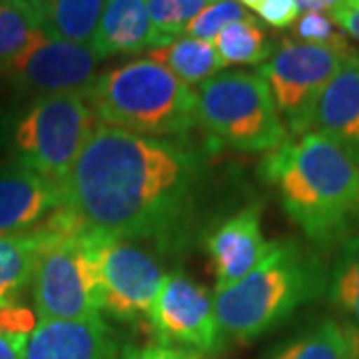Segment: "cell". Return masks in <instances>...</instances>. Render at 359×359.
<instances>
[{
    "label": "cell",
    "instance_id": "obj_1",
    "mask_svg": "<svg viewBox=\"0 0 359 359\" xmlns=\"http://www.w3.org/2000/svg\"><path fill=\"white\" fill-rule=\"evenodd\" d=\"M200 178L192 150L98 122L62 192L86 228L124 240H164L184 222Z\"/></svg>",
    "mask_w": 359,
    "mask_h": 359
},
{
    "label": "cell",
    "instance_id": "obj_2",
    "mask_svg": "<svg viewBox=\"0 0 359 359\" xmlns=\"http://www.w3.org/2000/svg\"><path fill=\"white\" fill-rule=\"evenodd\" d=\"M262 178L313 244L344 240L359 219V160L321 132H306L269 152Z\"/></svg>",
    "mask_w": 359,
    "mask_h": 359
},
{
    "label": "cell",
    "instance_id": "obj_3",
    "mask_svg": "<svg viewBox=\"0 0 359 359\" xmlns=\"http://www.w3.org/2000/svg\"><path fill=\"white\" fill-rule=\"evenodd\" d=\"M325 290L327 273L316 257L290 240L271 242L245 278L214 295L219 334L233 341L257 339Z\"/></svg>",
    "mask_w": 359,
    "mask_h": 359
},
{
    "label": "cell",
    "instance_id": "obj_4",
    "mask_svg": "<svg viewBox=\"0 0 359 359\" xmlns=\"http://www.w3.org/2000/svg\"><path fill=\"white\" fill-rule=\"evenodd\" d=\"M34 230L42 236L30 280L39 320L76 321L100 316L102 233L86 228L65 204Z\"/></svg>",
    "mask_w": 359,
    "mask_h": 359
},
{
    "label": "cell",
    "instance_id": "obj_5",
    "mask_svg": "<svg viewBox=\"0 0 359 359\" xmlns=\"http://www.w3.org/2000/svg\"><path fill=\"white\" fill-rule=\"evenodd\" d=\"M84 96L100 124L148 138H182L198 124L196 92L148 58L98 74Z\"/></svg>",
    "mask_w": 359,
    "mask_h": 359
},
{
    "label": "cell",
    "instance_id": "obj_6",
    "mask_svg": "<svg viewBox=\"0 0 359 359\" xmlns=\"http://www.w3.org/2000/svg\"><path fill=\"white\" fill-rule=\"evenodd\" d=\"M196 98V120L219 146L273 152L290 140L268 82L257 72H219L200 86Z\"/></svg>",
    "mask_w": 359,
    "mask_h": 359
},
{
    "label": "cell",
    "instance_id": "obj_7",
    "mask_svg": "<svg viewBox=\"0 0 359 359\" xmlns=\"http://www.w3.org/2000/svg\"><path fill=\"white\" fill-rule=\"evenodd\" d=\"M98 118L84 94H54L30 102L13 126L14 162L65 186Z\"/></svg>",
    "mask_w": 359,
    "mask_h": 359
},
{
    "label": "cell",
    "instance_id": "obj_8",
    "mask_svg": "<svg viewBox=\"0 0 359 359\" xmlns=\"http://www.w3.org/2000/svg\"><path fill=\"white\" fill-rule=\"evenodd\" d=\"M355 56L359 54L351 44L327 46L285 39L264 65L257 66V74L268 82L292 136L306 134L309 110L318 94Z\"/></svg>",
    "mask_w": 359,
    "mask_h": 359
},
{
    "label": "cell",
    "instance_id": "obj_9",
    "mask_svg": "<svg viewBox=\"0 0 359 359\" xmlns=\"http://www.w3.org/2000/svg\"><path fill=\"white\" fill-rule=\"evenodd\" d=\"M146 318L162 346L212 353L222 339L214 297L204 285L196 283L182 271L164 276Z\"/></svg>",
    "mask_w": 359,
    "mask_h": 359
},
{
    "label": "cell",
    "instance_id": "obj_10",
    "mask_svg": "<svg viewBox=\"0 0 359 359\" xmlns=\"http://www.w3.org/2000/svg\"><path fill=\"white\" fill-rule=\"evenodd\" d=\"M98 264L104 311L116 320L146 316L164 282V271L156 256L136 244V240L102 233Z\"/></svg>",
    "mask_w": 359,
    "mask_h": 359
},
{
    "label": "cell",
    "instance_id": "obj_11",
    "mask_svg": "<svg viewBox=\"0 0 359 359\" xmlns=\"http://www.w3.org/2000/svg\"><path fill=\"white\" fill-rule=\"evenodd\" d=\"M100 58L90 44L40 39L6 74L18 98L86 94L98 76Z\"/></svg>",
    "mask_w": 359,
    "mask_h": 359
},
{
    "label": "cell",
    "instance_id": "obj_12",
    "mask_svg": "<svg viewBox=\"0 0 359 359\" xmlns=\"http://www.w3.org/2000/svg\"><path fill=\"white\" fill-rule=\"evenodd\" d=\"M269 245L262 231L257 205L244 208L219 222L205 240L216 292L245 278L266 257Z\"/></svg>",
    "mask_w": 359,
    "mask_h": 359
},
{
    "label": "cell",
    "instance_id": "obj_13",
    "mask_svg": "<svg viewBox=\"0 0 359 359\" xmlns=\"http://www.w3.org/2000/svg\"><path fill=\"white\" fill-rule=\"evenodd\" d=\"M62 204V188L30 168L14 160L0 168V236L34 230Z\"/></svg>",
    "mask_w": 359,
    "mask_h": 359
},
{
    "label": "cell",
    "instance_id": "obj_14",
    "mask_svg": "<svg viewBox=\"0 0 359 359\" xmlns=\"http://www.w3.org/2000/svg\"><path fill=\"white\" fill-rule=\"evenodd\" d=\"M25 359H118V344L100 316L76 321L39 320Z\"/></svg>",
    "mask_w": 359,
    "mask_h": 359
},
{
    "label": "cell",
    "instance_id": "obj_15",
    "mask_svg": "<svg viewBox=\"0 0 359 359\" xmlns=\"http://www.w3.org/2000/svg\"><path fill=\"white\" fill-rule=\"evenodd\" d=\"M306 132H321L359 160V56L347 60L318 94Z\"/></svg>",
    "mask_w": 359,
    "mask_h": 359
},
{
    "label": "cell",
    "instance_id": "obj_16",
    "mask_svg": "<svg viewBox=\"0 0 359 359\" xmlns=\"http://www.w3.org/2000/svg\"><path fill=\"white\" fill-rule=\"evenodd\" d=\"M156 44L146 0H106L96 34L90 42L100 60L118 54L148 52Z\"/></svg>",
    "mask_w": 359,
    "mask_h": 359
},
{
    "label": "cell",
    "instance_id": "obj_17",
    "mask_svg": "<svg viewBox=\"0 0 359 359\" xmlns=\"http://www.w3.org/2000/svg\"><path fill=\"white\" fill-rule=\"evenodd\" d=\"M268 359H359V332L351 323L323 320L273 349Z\"/></svg>",
    "mask_w": 359,
    "mask_h": 359
},
{
    "label": "cell",
    "instance_id": "obj_18",
    "mask_svg": "<svg viewBox=\"0 0 359 359\" xmlns=\"http://www.w3.org/2000/svg\"><path fill=\"white\" fill-rule=\"evenodd\" d=\"M44 36L39 0H0V76Z\"/></svg>",
    "mask_w": 359,
    "mask_h": 359
},
{
    "label": "cell",
    "instance_id": "obj_19",
    "mask_svg": "<svg viewBox=\"0 0 359 359\" xmlns=\"http://www.w3.org/2000/svg\"><path fill=\"white\" fill-rule=\"evenodd\" d=\"M148 60L164 66L186 86H202L222 72L224 62L212 42L184 36L148 50Z\"/></svg>",
    "mask_w": 359,
    "mask_h": 359
},
{
    "label": "cell",
    "instance_id": "obj_20",
    "mask_svg": "<svg viewBox=\"0 0 359 359\" xmlns=\"http://www.w3.org/2000/svg\"><path fill=\"white\" fill-rule=\"evenodd\" d=\"M44 34L52 40L90 44L106 0H39Z\"/></svg>",
    "mask_w": 359,
    "mask_h": 359
},
{
    "label": "cell",
    "instance_id": "obj_21",
    "mask_svg": "<svg viewBox=\"0 0 359 359\" xmlns=\"http://www.w3.org/2000/svg\"><path fill=\"white\" fill-rule=\"evenodd\" d=\"M40 248L39 230L0 236V302H14L20 290L30 283Z\"/></svg>",
    "mask_w": 359,
    "mask_h": 359
},
{
    "label": "cell",
    "instance_id": "obj_22",
    "mask_svg": "<svg viewBox=\"0 0 359 359\" xmlns=\"http://www.w3.org/2000/svg\"><path fill=\"white\" fill-rule=\"evenodd\" d=\"M327 294L359 332V233L346 238L327 273Z\"/></svg>",
    "mask_w": 359,
    "mask_h": 359
},
{
    "label": "cell",
    "instance_id": "obj_23",
    "mask_svg": "<svg viewBox=\"0 0 359 359\" xmlns=\"http://www.w3.org/2000/svg\"><path fill=\"white\" fill-rule=\"evenodd\" d=\"M218 50L224 66L264 65L271 56L268 32L254 16L226 26L212 42Z\"/></svg>",
    "mask_w": 359,
    "mask_h": 359
},
{
    "label": "cell",
    "instance_id": "obj_24",
    "mask_svg": "<svg viewBox=\"0 0 359 359\" xmlns=\"http://www.w3.org/2000/svg\"><path fill=\"white\" fill-rule=\"evenodd\" d=\"M218 0H146L150 22L156 32V48L166 46L184 34L198 14Z\"/></svg>",
    "mask_w": 359,
    "mask_h": 359
},
{
    "label": "cell",
    "instance_id": "obj_25",
    "mask_svg": "<svg viewBox=\"0 0 359 359\" xmlns=\"http://www.w3.org/2000/svg\"><path fill=\"white\" fill-rule=\"evenodd\" d=\"M34 325L36 320L30 309L16 302H0V359H25Z\"/></svg>",
    "mask_w": 359,
    "mask_h": 359
},
{
    "label": "cell",
    "instance_id": "obj_26",
    "mask_svg": "<svg viewBox=\"0 0 359 359\" xmlns=\"http://www.w3.org/2000/svg\"><path fill=\"white\" fill-rule=\"evenodd\" d=\"M245 18H250V14L238 0H218L198 14L192 22L186 26L184 34H188L190 39L210 42L216 39L226 26L233 25L238 20H245Z\"/></svg>",
    "mask_w": 359,
    "mask_h": 359
},
{
    "label": "cell",
    "instance_id": "obj_27",
    "mask_svg": "<svg viewBox=\"0 0 359 359\" xmlns=\"http://www.w3.org/2000/svg\"><path fill=\"white\" fill-rule=\"evenodd\" d=\"M292 39L309 44H327V46H347L346 34L335 28L332 16L323 13H304L294 22Z\"/></svg>",
    "mask_w": 359,
    "mask_h": 359
},
{
    "label": "cell",
    "instance_id": "obj_28",
    "mask_svg": "<svg viewBox=\"0 0 359 359\" xmlns=\"http://www.w3.org/2000/svg\"><path fill=\"white\" fill-rule=\"evenodd\" d=\"M257 16L273 28H287L297 20L299 6L295 0H262L256 6Z\"/></svg>",
    "mask_w": 359,
    "mask_h": 359
},
{
    "label": "cell",
    "instance_id": "obj_29",
    "mask_svg": "<svg viewBox=\"0 0 359 359\" xmlns=\"http://www.w3.org/2000/svg\"><path fill=\"white\" fill-rule=\"evenodd\" d=\"M136 359H205V353L176 346H148L142 349Z\"/></svg>",
    "mask_w": 359,
    "mask_h": 359
},
{
    "label": "cell",
    "instance_id": "obj_30",
    "mask_svg": "<svg viewBox=\"0 0 359 359\" xmlns=\"http://www.w3.org/2000/svg\"><path fill=\"white\" fill-rule=\"evenodd\" d=\"M332 20L341 26L351 39L359 42V6H353L349 2H341L332 11Z\"/></svg>",
    "mask_w": 359,
    "mask_h": 359
},
{
    "label": "cell",
    "instance_id": "obj_31",
    "mask_svg": "<svg viewBox=\"0 0 359 359\" xmlns=\"http://www.w3.org/2000/svg\"><path fill=\"white\" fill-rule=\"evenodd\" d=\"M11 136H13V128L8 124V114L6 110L0 106V150L11 142Z\"/></svg>",
    "mask_w": 359,
    "mask_h": 359
},
{
    "label": "cell",
    "instance_id": "obj_32",
    "mask_svg": "<svg viewBox=\"0 0 359 359\" xmlns=\"http://www.w3.org/2000/svg\"><path fill=\"white\" fill-rule=\"evenodd\" d=\"M299 11L304 13H323V4L321 0H295Z\"/></svg>",
    "mask_w": 359,
    "mask_h": 359
},
{
    "label": "cell",
    "instance_id": "obj_33",
    "mask_svg": "<svg viewBox=\"0 0 359 359\" xmlns=\"http://www.w3.org/2000/svg\"><path fill=\"white\" fill-rule=\"evenodd\" d=\"M238 2H240L242 6H248V8H256V6L259 4V2H262V0H238Z\"/></svg>",
    "mask_w": 359,
    "mask_h": 359
},
{
    "label": "cell",
    "instance_id": "obj_34",
    "mask_svg": "<svg viewBox=\"0 0 359 359\" xmlns=\"http://www.w3.org/2000/svg\"><path fill=\"white\" fill-rule=\"evenodd\" d=\"M349 4H353V6H359V0H346Z\"/></svg>",
    "mask_w": 359,
    "mask_h": 359
}]
</instances>
